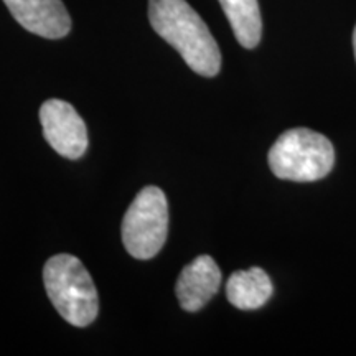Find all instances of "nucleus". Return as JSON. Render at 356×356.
Wrapping results in <instances>:
<instances>
[{
  "label": "nucleus",
  "instance_id": "nucleus-5",
  "mask_svg": "<svg viewBox=\"0 0 356 356\" xmlns=\"http://www.w3.org/2000/svg\"><path fill=\"white\" fill-rule=\"evenodd\" d=\"M43 136L56 154L70 160L81 159L88 149V129L70 102L48 99L40 108Z\"/></svg>",
  "mask_w": 356,
  "mask_h": 356
},
{
  "label": "nucleus",
  "instance_id": "nucleus-6",
  "mask_svg": "<svg viewBox=\"0 0 356 356\" xmlns=\"http://www.w3.org/2000/svg\"><path fill=\"white\" fill-rule=\"evenodd\" d=\"M19 24L38 37L58 40L71 30V17L61 0H3Z\"/></svg>",
  "mask_w": 356,
  "mask_h": 356
},
{
  "label": "nucleus",
  "instance_id": "nucleus-8",
  "mask_svg": "<svg viewBox=\"0 0 356 356\" xmlns=\"http://www.w3.org/2000/svg\"><path fill=\"white\" fill-rule=\"evenodd\" d=\"M273 280L261 267L236 270L226 282V297L239 310L261 309L273 297Z\"/></svg>",
  "mask_w": 356,
  "mask_h": 356
},
{
  "label": "nucleus",
  "instance_id": "nucleus-2",
  "mask_svg": "<svg viewBox=\"0 0 356 356\" xmlns=\"http://www.w3.org/2000/svg\"><path fill=\"white\" fill-rule=\"evenodd\" d=\"M43 284L58 314L74 327H88L99 314V297L91 274L78 257L56 254L43 267Z\"/></svg>",
  "mask_w": 356,
  "mask_h": 356
},
{
  "label": "nucleus",
  "instance_id": "nucleus-3",
  "mask_svg": "<svg viewBox=\"0 0 356 356\" xmlns=\"http://www.w3.org/2000/svg\"><path fill=\"white\" fill-rule=\"evenodd\" d=\"M333 163L332 142L305 127L289 129L269 150V167L280 180L317 181L332 172Z\"/></svg>",
  "mask_w": 356,
  "mask_h": 356
},
{
  "label": "nucleus",
  "instance_id": "nucleus-10",
  "mask_svg": "<svg viewBox=\"0 0 356 356\" xmlns=\"http://www.w3.org/2000/svg\"><path fill=\"white\" fill-rule=\"evenodd\" d=\"M353 51H355V58H356V26H355V32H353Z\"/></svg>",
  "mask_w": 356,
  "mask_h": 356
},
{
  "label": "nucleus",
  "instance_id": "nucleus-1",
  "mask_svg": "<svg viewBox=\"0 0 356 356\" xmlns=\"http://www.w3.org/2000/svg\"><path fill=\"white\" fill-rule=\"evenodd\" d=\"M149 20L155 33L172 44L195 73L207 78L220 73V47L186 0H149Z\"/></svg>",
  "mask_w": 356,
  "mask_h": 356
},
{
  "label": "nucleus",
  "instance_id": "nucleus-7",
  "mask_svg": "<svg viewBox=\"0 0 356 356\" xmlns=\"http://www.w3.org/2000/svg\"><path fill=\"white\" fill-rule=\"evenodd\" d=\"M221 287V269L211 256H198L184 267L177 280V299L185 312H198Z\"/></svg>",
  "mask_w": 356,
  "mask_h": 356
},
{
  "label": "nucleus",
  "instance_id": "nucleus-9",
  "mask_svg": "<svg viewBox=\"0 0 356 356\" xmlns=\"http://www.w3.org/2000/svg\"><path fill=\"white\" fill-rule=\"evenodd\" d=\"M236 40L244 48H256L261 42L262 20L257 0H220Z\"/></svg>",
  "mask_w": 356,
  "mask_h": 356
},
{
  "label": "nucleus",
  "instance_id": "nucleus-4",
  "mask_svg": "<svg viewBox=\"0 0 356 356\" xmlns=\"http://www.w3.org/2000/svg\"><path fill=\"white\" fill-rule=\"evenodd\" d=\"M168 234V202L159 186H145L134 198L122 220V243L136 259H152Z\"/></svg>",
  "mask_w": 356,
  "mask_h": 356
}]
</instances>
